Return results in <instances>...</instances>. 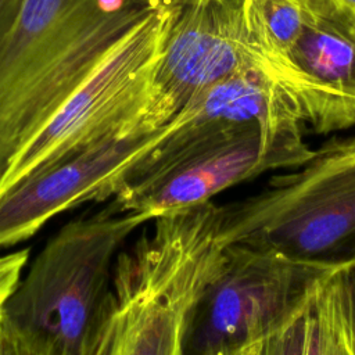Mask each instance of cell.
I'll list each match as a JSON object with an SVG mask.
<instances>
[{"mask_svg": "<svg viewBox=\"0 0 355 355\" xmlns=\"http://www.w3.org/2000/svg\"><path fill=\"white\" fill-rule=\"evenodd\" d=\"M290 64L326 97L343 130L355 125V10L338 0L308 11Z\"/></svg>", "mask_w": 355, "mask_h": 355, "instance_id": "obj_10", "label": "cell"}, {"mask_svg": "<svg viewBox=\"0 0 355 355\" xmlns=\"http://www.w3.org/2000/svg\"><path fill=\"white\" fill-rule=\"evenodd\" d=\"M180 4H161L114 46L15 154L0 179V193L29 173L105 139L157 130L150 122L155 75Z\"/></svg>", "mask_w": 355, "mask_h": 355, "instance_id": "obj_5", "label": "cell"}, {"mask_svg": "<svg viewBox=\"0 0 355 355\" xmlns=\"http://www.w3.org/2000/svg\"><path fill=\"white\" fill-rule=\"evenodd\" d=\"M327 272L272 252L226 245L223 268L197 311L184 354L262 355Z\"/></svg>", "mask_w": 355, "mask_h": 355, "instance_id": "obj_7", "label": "cell"}, {"mask_svg": "<svg viewBox=\"0 0 355 355\" xmlns=\"http://www.w3.org/2000/svg\"><path fill=\"white\" fill-rule=\"evenodd\" d=\"M306 11L312 12V11H316V10H320L322 7L330 4L331 1L334 0H297Z\"/></svg>", "mask_w": 355, "mask_h": 355, "instance_id": "obj_15", "label": "cell"}, {"mask_svg": "<svg viewBox=\"0 0 355 355\" xmlns=\"http://www.w3.org/2000/svg\"><path fill=\"white\" fill-rule=\"evenodd\" d=\"M148 220L112 200L64 225L0 311L4 355H94L116 255Z\"/></svg>", "mask_w": 355, "mask_h": 355, "instance_id": "obj_3", "label": "cell"}, {"mask_svg": "<svg viewBox=\"0 0 355 355\" xmlns=\"http://www.w3.org/2000/svg\"><path fill=\"white\" fill-rule=\"evenodd\" d=\"M116 255L94 355H182L197 311L226 259L220 205L155 216Z\"/></svg>", "mask_w": 355, "mask_h": 355, "instance_id": "obj_1", "label": "cell"}, {"mask_svg": "<svg viewBox=\"0 0 355 355\" xmlns=\"http://www.w3.org/2000/svg\"><path fill=\"white\" fill-rule=\"evenodd\" d=\"M355 355V340L341 276H322L262 355Z\"/></svg>", "mask_w": 355, "mask_h": 355, "instance_id": "obj_11", "label": "cell"}, {"mask_svg": "<svg viewBox=\"0 0 355 355\" xmlns=\"http://www.w3.org/2000/svg\"><path fill=\"white\" fill-rule=\"evenodd\" d=\"M29 258V248L0 255V311L18 286Z\"/></svg>", "mask_w": 355, "mask_h": 355, "instance_id": "obj_12", "label": "cell"}, {"mask_svg": "<svg viewBox=\"0 0 355 355\" xmlns=\"http://www.w3.org/2000/svg\"><path fill=\"white\" fill-rule=\"evenodd\" d=\"M340 269H341V276H343V283H344V290H345V297H347V304H348V311L351 318V326H352V333L355 340V262Z\"/></svg>", "mask_w": 355, "mask_h": 355, "instance_id": "obj_13", "label": "cell"}, {"mask_svg": "<svg viewBox=\"0 0 355 355\" xmlns=\"http://www.w3.org/2000/svg\"><path fill=\"white\" fill-rule=\"evenodd\" d=\"M178 126L126 173L112 197L123 211L154 219L211 201L265 172L298 168L316 154L304 139V125H248L214 135H190Z\"/></svg>", "mask_w": 355, "mask_h": 355, "instance_id": "obj_6", "label": "cell"}, {"mask_svg": "<svg viewBox=\"0 0 355 355\" xmlns=\"http://www.w3.org/2000/svg\"><path fill=\"white\" fill-rule=\"evenodd\" d=\"M243 4L244 0H186L178 7L155 75L150 108L155 129L200 92L230 75L259 68L273 79L250 40Z\"/></svg>", "mask_w": 355, "mask_h": 355, "instance_id": "obj_8", "label": "cell"}, {"mask_svg": "<svg viewBox=\"0 0 355 355\" xmlns=\"http://www.w3.org/2000/svg\"><path fill=\"white\" fill-rule=\"evenodd\" d=\"M25 0H0V43L14 24Z\"/></svg>", "mask_w": 355, "mask_h": 355, "instance_id": "obj_14", "label": "cell"}, {"mask_svg": "<svg viewBox=\"0 0 355 355\" xmlns=\"http://www.w3.org/2000/svg\"><path fill=\"white\" fill-rule=\"evenodd\" d=\"M164 3L24 1L0 43V179L114 46Z\"/></svg>", "mask_w": 355, "mask_h": 355, "instance_id": "obj_2", "label": "cell"}, {"mask_svg": "<svg viewBox=\"0 0 355 355\" xmlns=\"http://www.w3.org/2000/svg\"><path fill=\"white\" fill-rule=\"evenodd\" d=\"M179 123L92 144L19 179L0 193V248L37 233L55 215L114 197L126 173Z\"/></svg>", "mask_w": 355, "mask_h": 355, "instance_id": "obj_9", "label": "cell"}, {"mask_svg": "<svg viewBox=\"0 0 355 355\" xmlns=\"http://www.w3.org/2000/svg\"><path fill=\"white\" fill-rule=\"evenodd\" d=\"M341 4H344V6H347V7H349V8H352V10H355V0H338Z\"/></svg>", "mask_w": 355, "mask_h": 355, "instance_id": "obj_16", "label": "cell"}, {"mask_svg": "<svg viewBox=\"0 0 355 355\" xmlns=\"http://www.w3.org/2000/svg\"><path fill=\"white\" fill-rule=\"evenodd\" d=\"M220 239L329 270L355 262V137L329 141L261 191L220 205Z\"/></svg>", "mask_w": 355, "mask_h": 355, "instance_id": "obj_4", "label": "cell"}, {"mask_svg": "<svg viewBox=\"0 0 355 355\" xmlns=\"http://www.w3.org/2000/svg\"><path fill=\"white\" fill-rule=\"evenodd\" d=\"M155 1H175V3H183L186 0H155Z\"/></svg>", "mask_w": 355, "mask_h": 355, "instance_id": "obj_17", "label": "cell"}]
</instances>
